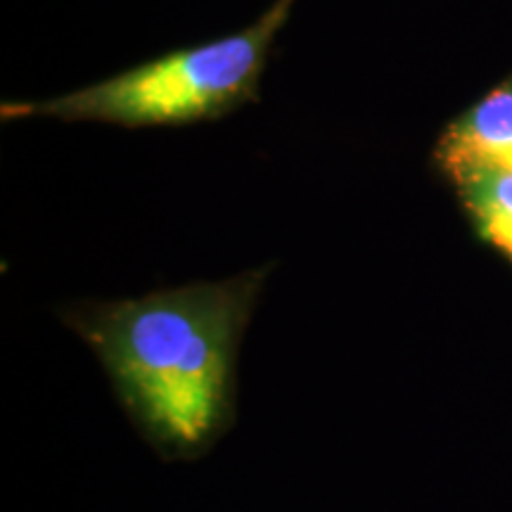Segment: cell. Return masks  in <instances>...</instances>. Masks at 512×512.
<instances>
[{
	"instance_id": "cell-1",
	"label": "cell",
	"mask_w": 512,
	"mask_h": 512,
	"mask_svg": "<svg viewBox=\"0 0 512 512\" xmlns=\"http://www.w3.org/2000/svg\"><path fill=\"white\" fill-rule=\"evenodd\" d=\"M266 271L105 304L76 318L147 437L195 451L226 418L230 368Z\"/></svg>"
},
{
	"instance_id": "cell-3",
	"label": "cell",
	"mask_w": 512,
	"mask_h": 512,
	"mask_svg": "<svg viewBox=\"0 0 512 512\" xmlns=\"http://www.w3.org/2000/svg\"><path fill=\"white\" fill-rule=\"evenodd\" d=\"M437 152L451 176L465 169L512 171V79L460 114Z\"/></svg>"
},
{
	"instance_id": "cell-4",
	"label": "cell",
	"mask_w": 512,
	"mask_h": 512,
	"mask_svg": "<svg viewBox=\"0 0 512 512\" xmlns=\"http://www.w3.org/2000/svg\"><path fill=\"white\" fill-rule=\"evenodd\" d=\"M453 181L482 238L512 259V171L465 169Z\"/></svg>"
},
{
	"instance_id": "cell-2",
	"label": "cell",
	"mask_w": 512,
	"mask_h": 512,
	"mask_svg": "<svg viewBox=\"0 0 512 512\" xmlns=\"http://www.w3.org/2000/svg\"><path fill=\"white\" fill-rule=\"evenodd\" d=\"M297 0H275L238 34L166 53L81 91L38 102H5L3 117L105 121L126 128L216 119L252 100L275 36Z\"/></svg>"
}]
</instances>
